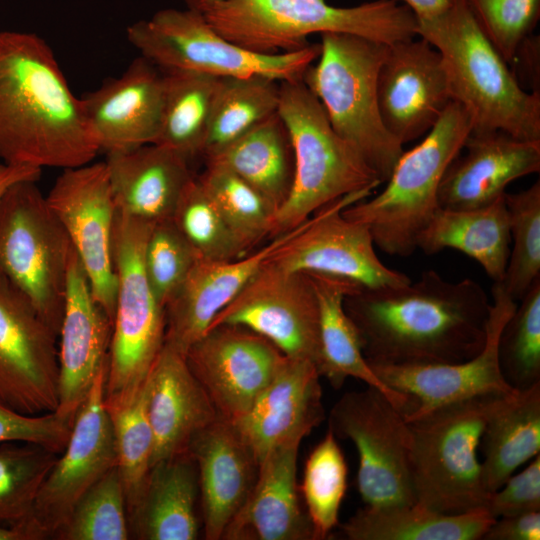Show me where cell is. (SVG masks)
<instances>
[{
    "label": "cell",
    "instance_id": "obj_1",
    "mask_svg": "<svg viewBox=\"0 0 540 540\" xmlns=\"http://www.w3.org/2000/svg\"><path fill=\"white\" fill-rule=\"evenodd\" d=\"M344 306L368 363L441 364L482 350L491 302L476 281L451 282L427 270L416 282L356 287Z\"/></svg>",
    "mask_w": 540,
    "mask_h": 540
},
{
    "label": "cell",
    "instance_id": "obj_2",
    "mask_svg": "<svg viewBox=\"0 0 540 540\" xmlns=\"http://www.w3.org/2000/svg\"><path fill=\"white\" fill-rule=\"evenodd\" d=\"M100 151L84 104L53 51L33 33L0 32V159L11 165L73 168Z\"/></svg>",
    "mask_w": 540,
    "mask_h": 540
},
{
    "label": "cell",
    "instance_id": "obj_3",
    "mask_svg": "<svg viewBox=\"0 0 540 540\" xmlns=\"http://www.w3.org/2000/svg\"><path fill=\"white\" fill-rule=\"evenodd\" d=\"M198 12L224 38L266 55L300 50L315 33L352 34L388 46L418 36L415 14L397 0L352 7L326 0H223Z\"/></svg>",
    "mask_w": 540,
    "mask_h": 540
},
{
    "label": "cell",
    "instance_id": "obj_4",
    "mask_svg": "<svg viewBox=\"0 0 540 540\" xmlns=\"http://www.w3.org/2000/svg\"><path fill=\"white\" fill-rule=\"evenodd\" d=\"M417 35L436 48L452 100L468 112L472 130H499L540 140V93L525 90L477 23L467 0L418 20Z\"/></svg>",
    "mask_w": 540,
    "mask_h": 540
},
{
    "label": "cell",
    "instance_id": "obj_5",
    "mask_svg": "<svg viewBox=\"0 0 540 540\" xmlns=\"http://www.w3.org/2000/svg\"><path fill=\"white\" fill-rule=\"evenodd\" d=\"M320 35V53L302 80L335 132L385 183L404 152L384 126L378 103V75L389 46L352 34Z\"/></svg>",
    "mask_w": 540,
    "mask_h": 540
},
{
    "label": "cell",
    "instance_id": "obj_6",
    "mask_svg": "<svg viewBox=\"0 0 540 540\" xmlns=\"http://www.w3.org/2000/svg\"><path fill=\"white\" fill-rule=\"evenodd\" d=\"M472 129L468 112L452 101L424 139L402 153L383 191L345 208L342 214L368 226L381 251L410 256L417 249L419 234L439 208L442 177Z\"/></svg>",
    "mask_w": 540,
    "mask_h": 540
},
{
    "label": "cell",
    "instance_id": "obj_7",
    "mask_svg": "<svg viewBox=\"0 0 540 540\" xmlns=\"http://www.w3.org/2000/svg\"><path fill=\"white\" fill-rule=\"evenodd\" d=\"M277 112L290 136L295 173L291 192L275 215L271 239L300 226L329 202L372 191L382 183L362 156L335 132L302 79L280 82Z\"/></svg>",
    "mask_w": 540,
    "mask_h": 540
},
{
    "label": "cell",
    "instance_id": "obj_8",
    "mask_svg": "<svg viewBox=\"0 0 540 540\" xmlns=\"http://www.w3.org/2000/svg\"><path fill=\"white\" fill-rule=\"evenodd\" d=\"M507 395L476 396L407 419L416 502L448 514L485 507L489 493L482 484L478 449L487 420Z\"/></svg>",
    "mask_w": 540,
    "mask_h": 540
},
{
    "label": "cell",
    "instance_id": "obj_9",
    "mask_svg": "<svg viewBox=\"0 0 540 540\" xmlns=\"http://www.w3.org/2000/svg\"><path fill=\"white\" fill-rule=\"evenodd\" d=\"M152 226L117 212L113 234L117 291L104 389L107 407L126 402L137 393L165 343V308L150 287L143 263Z\"/></svg>",
    "mask_w": 540,
    "mask_h": 540
},
{
    "label": "cell",
    "instance_id": "obj_10",
    "mask_svg": "<svg viewBox=\"0 0 540 540\" xmlns=\"http://www.w3.org/2000/svg\"><path fill=\"white\" fill-rule=\"evenodd\" d=\"M74 248L36 181L0 197V276L11 282L57 335Z\"/></svg>",
    "mask_w": 540,
    "mask_h": 540
},
{
    "label": "cell",
    "instance_id": "obj_11",
    "mask_svg": "<svg viewBox=\"0 0 540 540\" xmlns=\"http://www.w3.org/2000/svg\"><path fill=\"white\" fill-rule=\"evenodd\" d=\"M127 39L161 70H186L215 77L263 75L297 81L317 59L320 44L293 52L258 54L220 35L195 10L167 8L127 28Z\"/></svg>",
    "mask_w": 540,
    "mask_h": 540
},
{
    "label": "cell",
    "instance_id": "obj_12",
    "mask_svg": "<svg viewBox=\"0 0 540 540\" xmlns=\"http://www.w3.org/2000/svg\"><path fill=\"white\" fill-rule=\"evenodd\" d=\"M406 413L371 386L343 394L329 413L328 429L357 451V488L365 506L416 502Z\"/></svg>",
    "mask_w": 540,
    "mask_h": 540
},
{
    "label": "cell",
    "instance_id": "obj_13",
    "mask_svg": "<svg viewBox=\"0 0 540 540\" xmlns=\"http://www.w3.org/2000/svg\"><path fill=\"white\" fill-rule=\"evenodd\" d=\"M371 192L351 193L320 207L290 231L267 261L286 271L336 277L363 288L409 283L406 274L387 267L377 256L368 226L342 214Z\"/></svg>",
    "mask_w": 540,
    "mask_h": 540
},
{
    "label": "cell",
    "instance_id": "obj_14",
    "mask_svg": "<svg viewBox=\"0 0 540 540\" xmlns=\"http://www.w3.org/2000/svg\"><path fill=\"white\" fill-rule=\"evenodd\" d=\"M46 200L70 239L94 299L113 325L117 291L113 234L118 211L105 161L63 169Z\"/></svg>",
    "mask_w": 540,
    "mask_h": 540
},
{
    "label": "cell",
    "instance_id": "obj_15",
    "mask_svg": "<svg viewBox=\"0 0 540 540\" xmlns=\"http://www.w3.org/2000/svg\"><path fill=\"white\" fill-rule=\"evenodd\" d=\"M220 324L245 327L286 357L317 365L319 310L309 274L286 271L266 260L209 328Z\"/></svg>",
    "mask_w": 540,
    "mask_h": 540
},
{
    "label": "cell",
    "instance_id": "obj_16",
    "mask_svg": "<svg viewBox=\"0 0 540 540\" xmlns=\"http://www.w3.org/2000/svg\"><path fill=\"white\" fill-rule=\"evenodd\" d=\"M57 335L28 298L0 276V402L27 415L58 407Z\"/></svg>",
    "mask_w": 540,
    "mask_h": 540
},
{
    "label": "cell",
    "instance_id": "obj_17",
    "mask_svg": "<svg viewBox=\"0 0 540 540\" xmlns=\"http://www.w3.org/2000/svg\"><path fill=\"white\" fill-rule=\"evenodd\" d=\"M108 366L93 381L77 410L65 449L37 495L32 520L48 538L54 536L82 495L117 466L110 414L104 401Z\"/></svg>",
    "mask_w": 540,
    "mask_h": 540
},
{
    "label": "cell",
    "instance_id": "obj_18",
    "mask_svg": "<svg viewBox=\"0 0 540 540\" xmlns=\"http://www.w3.org/2000/svg\"><path fill=\"white\" fill-rule=\"evenodd\" d=\"M516 306V301L501 283L494 282L486 341L482 350L471 359L441 364L369 365L386 385L413 399L414 407L406 413V419L476 396L516 392L504 380L498 362L499 335Z\"/></svg>",
    "mask_w": 540,
    "mask_h": 540
},
{
    "label": "cell",
    "instance_id": "obj_19",
    "mask_svg": "<svg viewBox=\"0 0 540 540\" xmlns=\"http://www.w3.org/2000/svg\"><path fill=\"white\" fill-rule=\"evenodd\" d=\"M185 357L219 416L231 422L250 409L286 358L263 336L232 324L209 328Z\"/></svg>",
    "mask_w": 540,
    "mask_h": 540
},
{
    "label": "cell",
    "instance_id": "obj_20",
    "mask_svg": "<svg viewBox=\"0 0 540 540\" xmlns=\"http://www.w3.org/2000/svg\"><path fill=\"white\" fill-rule=\"evenodd\" d=\"M377 91L383 124L402 145L425 136L453 101L442 57L421 37L388 47Z\"/></svg>",
    "mask_w": 540,
    "mask_h": 540
},
{
    "label": "cell",
    "instance_id": "obj_21",
    "mask_svg": "<svg viewBox=\"0 0 540 540\" xmlns=\"http://www.w3.org/2000/svg\"><path fill=\"white\" fill-rule=\"evenodd\" d=\"M100 151H126L156 143L162 126L164 76L146 58L81 97Z\"/></svg>",
    "mask_w": 540,
    "mask_h": 540
},
{
    "label": "cell",
    "instance_id": "obj_22",
    "mask_svg": "<svg viewBox=\"0 0 540 540\" xmlns=\"http://www.w3.org/2000/svg\"><path fill=\"white\" fill-rule=\"evenodd\" d=\"M447 167L438 190L439 207L468 210L487 206L514 180L540 171V140L499 130H472Z\"/></svg>",
    "mask_w": 540,
    "mask_h": 540
},
{
    "label": "cell",
    "instance_id": "obj_23",
    "mask_svg": "<svg viewBox=\"0 0 540 540\" xmlns=\"http://www.w3.org/2000/svg\"><path fill=\"white\" fill-rule=\"evenodd\" d=\"M112 323L94 299L83 266L74 251L68 270L58 337V407L75 417L98 373L109 365Z\"/></svg>",
    "mask_w": 540,
    "mask_h": 540
},
{
    "label": "cell",
    "instance_id": "obj_24",
    "mask_svg": "<svg viewBox=\"0 0 540 540\" xmlns=\"http://www.w3.org/2000/svg\"><path fill=\"white\" fill-rule=\"evenodd\" d=\"M320 377L313 362L286 357L250 409L233 422L259 463L277 446L302 442L324 420Z\"/></svg>",
    "mask_w": 540,
    "mask_h": 540
},
{
    "label": "cell",
    "instance_id": "obj_25",
    "mask_svg": "<svg viewBox=\"0 0 540 540\" xmlns=\"http://www.w3.org/2000/svg\"><path fill=\"white\" fill-rule=\"evenodd\" d=\"M187 452L198 471L205 538L222 539L254 487L259 462L233 422L220 416L193 437Z\"/></svg>",
    "mask_w": 540,
    "mask_h": 540
},
{
    "label": "cell",
    "instance_id": "obj_26",
    "mask_svg": "<svg viewBox=\"0 0 540 540\" xmlns=\"http://www.w3.org/2000/svg\"><path fill=\"white\" fill-rule=\"evenodd\" d=\"M147 413L152 466L187 452L193 437L219 417L185 354L166 343L148 376Z\"/></svg>",
    "mask_w": 540,
    "mask_h": 540
},
{
    "label": "cell",
    "instance_id": "obj_27",
    "mask_svg": "<svg viewBox=\"0 0 540 540\" xmlns=\"http://www.w3.org/2000/svg\"><path fill=\"white\" fill-rule=\"evenodd\" d=\"M300 444L294 441L277 446L261 460L254 487L222 539L315 540L299 499L296 475Z\"/></svg>",
    "mask_w": 540,
    "mask_h": 540
},
{
    "label": "cell",
    "instance_id": "obj_28",
    "mask_svg": "<svg viewBox=\"0 0 540 540\" xmlns=\"http://www.w3.org/2000/svg\"><path fill=\"white\" fill-rule=\"evenodd\" d=\"M289 234L236 260L198 259L165 306V343L186 354Z\"/></svg>",
    "mask_w": 540,
    "mask_h": 540
},
{
    "label": "cell",
    "instance_id": "obj_29",
    "mask_svg": "<svg viewBox=\"0 0 540 540\" xmlns=\"http://www.w3.org/2000/svg\"><path fill=\"white\" fill-rule=\"evenodd\" d=\"M105 163L117 211L153 224L171 219L194 177L190 162L156 143L107 153Z\"/></svg>",
    "mask_w": 540,
    "mask_h": 540
},
{
    "label": "cell",
    "instance_id": "obj_30",
    "mask_svg": "<svg viewBox=\"0 0 540 540\" xmlns=\"http://www.w3.org/2000/svg\"><path fill=\"white\" fill-rule=\"evenodd\" d=\"M198 495V471L188 452L157 462L128 512L130 530L142 540L197 539Z\"/></svg>",
    "mask_w": 540,
    "mask_h": 540
},
{
    "label": "cell",
    "instance_id": "obj_31",
    "mask_svg": "<svg viewBox=\"0 0 540 540\" xmlns=\"http://www.w3.org/2000/svg\"><path fill=\"white\" fill-rule=\"evenodd\" d=\"M313 280L319 310V356L317 369L332 387L340 388L349 377L380 390L393 404L409 413L411 397L386 385L370 367L358 330L346 312L345 297L356 285L336 277L309 274Z\"/></svg>",
    "mask_w": 540,
    "mask_h": 540
},
{
    "label": "cell",
    "instance_id": "obj_32",
    "mask_svg": "<svg viewBox=\"0 0 540 540\" xmlns=\"http://www.w3.org/2000/svg\"><path fill=\"white\" fill-rule=\"evenodd\" d=\"M510 242L504 195L487 206L474 209L439 207L419 234L417 249L427 255L447 248L461 251L479 263L494 282H501Z\"/></svg>",
    "mask_w": 540,
    "mask_h": 540
},
{
    "label": "cell",
    "instance_id": "obj_33",
    "mask_svg": "<svg viewBox=\"0 0 540 540\" xmlns=\"http://www.w3.org/2000/svg\"><path fill=\"white\" fill-rule=\"evenodd\" d=\"M206 164L227 168L259 191L277 211L294 180V152L278 112L226 146L204 157Z\"/></svg>",
    "mask_w": 540,
    "mask_h": 540
},
{
    "label": "cell",
    "instance_id": "obj_34",
    "mask_svg": "<svg viewBox=\"0 0 540 540\" xmlns=\"http://www.w3.org/2000/svg\"><path fill=\"white\" fill-rule=\"evenodd\" d=\"M493 521L484 508L448 514L414 502L365 506L341 531L349 540H481Z\"/></svg>",
    "mask_w": 540,
    "mask_h": 540
},
{
    "label": "cell",
    "instance_id": "obj_35",
    "mask_svg": "<svg viewBox=\"0 0 540 540\" xmlns=\"http://www.w3.org/2000/svg\"><path fill=\"white\" fill-rule=\"evenodd\" d=\"M480 446L482 484L490 494L540 452V382L504 398L487 420Z\"/></svg>",
    "mask_w": 540,
    "mask_h": 540
},
{
    "label": "cell",
    "instance_id": "obj_36",
    "mask_svg": "<svg viewBox=\"0 0 540 540\" xmlns=\"http://www.w3.org/2000/svg\"><path fill=\"white\" fill-rule=\"evenodd\" d=\"M164 106L156 144L188 162L202 156L219 77L186 70H162Z\"/></svg>",
    "mask_w": 540,
    "mask_h": 540
},
{
    "label": "cell",
    "instance_id": "obj_37",
    "mask_svg": "<svg viewBox=\"0 0 540 540\" xmlns=\"http://www.w3.org/2000/svg\"><path fill=\"white\" fill-rule=\"evenodd\" d=\"M280 82L263 76L221 77L213 100L202 156L226 146L276 113Z\"/></svg>",
    "mask_w": 540,
    "mask_h": 540
},
{
    "label": "cell",
    "instance_id": "obj_38",
    "mask_svg": "<svg viewBox=\"0 0 540 540\" xmlns=\"http://www.w3.org/2000/svg\"><path fill=\"white\" fill-rule=\"evenodd\" d=\"M348 468L335 435L328 429L305 462L299 487L315 540L328 538L339 524Z\"/></svg>",
    "mask_w": 540,
    "mask_h": 540
},
{
    "label": "cell",
    "instance_id": "obj_39",
    "mask_svg": "<svg viewBox=\"0 0 540 540\" xmlns=\"http://www.w3.org/2000/svg\"><path fill=\"white\" fill-rule=\"evenodd\" d=\"M201 185L248 249L271 237L276 210L253 186L225 167L206 164Z\"/></svg>",
    "mask_w": 540,
    "mask_h": 540
},
{
    "label": "cell",
    "instance_id": "obj_40",
    "mask_svg": "<svg viewBox=\"0 0 540 540\" xmlns=\"http://www.w3.org/2000/svg\"><path fill=\"white\" fill-rule=\"evenodd\" d=\"M58 456L36 444H0V524L16 526L32 519L39 490Z\"/></svg>",
    "mask_w": 540,
    "mask_h": 540
},
{
    "label": "cell",
    "instance_id": "obj_41",
    "mask_svg": "<svg viewBox=\"0 0 540 540\" xmlns=\"http://www.w3.org/2000/svg\"><path fill=\"white\" fill-rule=\"evenodd\" d=\"M148 378L128 401L107 407L127 512L137 502L152 468L154 436L147 413Z\"/></svg>",
    "mask_w": 540,
    "mask_h": 540
},
{
    "label": "cell",
    "instance_id": "obj_42",
    "mask_svg": "<svg viewBox=\"0 0 540 540\" xmlns=\"http://www.w3.org/2000/svg\"><path fill=\"white\" fill-rule=\"evenodd\" d=\"M171 220L199 259L236 260L249 251L224 220L196 176L182 192Z\"/></svg>",
    "mask_w": 540,
    "mask_h": 540
},
{
    "label": "cell",
    "instance_id": "obj_43",
    "mask_svg": "<svg viewBox=\"0 0 540 540\" xmlns=\"http://www.w3.org/2000/svg\"><path fill=\"white\" fill-rule=\"evenodd\" d=\"M54 536L61 540L129 538L126 497L117 466L82 495Z\"/></svg>",
    "mask_w": 540,
    "mask_h": 540
},
{
    "label": "cell",
    "instance_id": "obj_44",
    "mask_svg": "<svg viewBox=\"0 0 540 540\" xmlns=\"http://www.w3.org/2000/svg\"><path fill=\"white\" fill-rule=\"evenodd\" d=\"M498 362L504 380L517 391L540 382V279L502 327Z\"/></svg>",
    "mask_w": 540,
    "mask_h": 540
},
{
    "label": "cell",
    "instance_id": "obj_45",
    "mask_svg": "<svg viewBox=\"0 0 540 540\" xmlns=\"http://www.w3.org/2000/svg\"><path fill=\"white\" fill-rule=\"evenodd\" d=\"M505 201L513 246L499 283L517 301L540 279V181L521 192L506 193Z\"/></svg>",
    "mask_w": 540,
    "mask_h": 540
},
{
    "label": "cell",
    "instance_id": "obj_46",
    "mask_svg": "<svg viewBox=\"0 0 540 540\" xmlns=\"http://www.w3.org/2000/svg\"><path fill=\"white\" fill-rule=\"evenodd\" d=\"M198 259L171 219L153 224L145 244L143 263L150 287L164 308Z\"/></svg>",
    "mask_w": 540,
    "mask_h": 540
},
{
    "label": "cell",
    "instance_id": "obj_47",
    "mask_svg": "<svg viewBox=\"0 0 540 540\" xmlns=\"http://www.w3.org/2000/svg\"><path fill=\"white\" fill-rule=\"evenodd\" d=\"M481 30L510 64L540 18V0H467Z\"/></svg>",
    "mask_w": 540,
    "mask_h": 540
},
{
    "label": "cell",
    "instance_id": "obj_48",
    "mask_svg": "<svg viewBox=\"0 0 540 540\" xmlns=\"http://www.w3.org/2000/svg\"><path fill=\"white\" fill-rule=\"evenodd\" d=\"M74 419L56 411L27 415L0 402V444L31 443L60 455L67 445Z\"/></svg>",
    "mask_w": 540,
    "mask_h": 540
},
{
    "label": "cell",
    "instance_id": "obj_49",
    "mask_svg": "<svg viewBox=\"0 0 540 540\" xmlns=\"http://www.w3.org/2000/svg\"><path fill=\"white\" fill-rule=\"evenodd\" d=\"M484 509L494 519L540 511V454L490 493Z\"/></svg>",
    "mask_w": 540,
    "mask_h": 540
},
{
    "label": "cell",
    "instance_id": "obj_50",
    "mask_svg": "<svg viewBox=\"0 0 540 540\" xmlns=\"http://www.w3.org/2000/svg\"><path fill=\"white\" fill-rule=\"evenodd\" d=\"M540 511L494 519L481 540H539Z\"/></svg>",
    "mask_w": 540,
    "mask_h": 540
},
{
    "label": "cell",
    "instance_id": "obj_51",
    "mask_svg": "<svg viewBox=\"0 0 540 540\" xmlns=\"http://www.w3.org/2000/svg\"><path fill=\"white\" fill-rule=\"evenodd\" d=\"M519 84L527 91L540 93V37L533 33L517 48L510 64Z\"/></svg>",
    "mask_w": 540,
    "mask_h": 540
},
{
    "label": "cell",
    "instance_id": "obj_52",
    "mask_svg": "<svg viewBox=\"0 0 540 540\" xmlns=\"http://www.w3.org/2000/svg\"><path fill=\"white\" fill-rule=\"evenodd\" d=\"M40 174L38 167L0 162V197L11 185L24 180L37 181Z\"/></svg>",
    "mask_w": 540,
    "mask_h": 540
},
{
    "label": "cell",
    "instance_id": "obj_53",
    "mask_svg": "<svg viewBox=\"0 0 540 540\" xmlns=\"http://www.w3.org/2000/svg\"><path fill=\"white\" fill-rule=\"evenodd\" d=\"M412 12L417 20H424L436 17L453 6L456 0H402Z\"/></svg>",
    "mask_w": 540,
    "mask_h": 540
},
{
    "label": "cell",
    "instance_id": "obj_54",
    "mask_svg": "<svg viewBox=\"0 0 540 540\" xmlns=\"http://www.w3.org/2000/svg\"><path fill=\"white\" fill-rule=\"evenodd\" d=\"M46 536L30 519L24 524L7 526L0 524V540H41Z\"/></svg>",
    "mask_w": 540,
    "mask_h": 540
},
{
    "label": "cell",
    "instance_id": "obj_55",
    "mask_svg": "<svg viewBox=\"0 0 540 540\" xmlns=\"http://www.w3.org/2000/svg\"><path fill=\"white\" fill-rule=\"evenodd\" d=\"M187 8L200 11L204 7L221 2L223 0H184Z\"/></svg>",
    "mask_w": 540,
    "mask_h": 540
}]
</instances>
